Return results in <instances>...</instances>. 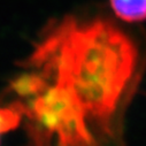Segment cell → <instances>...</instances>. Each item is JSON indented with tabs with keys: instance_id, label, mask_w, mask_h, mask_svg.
I'll return each mask as SVG.
<instances>
[{
	"instance_id": "2",
	"label": "cell",
	"mask_w": 146,
	"mask_h": 146,
	"mask_svg": "<svg viewBox=\"0 0 146 146\" xmlns=\"http://www.w3.org/2000/svg\"><path fill=\"white\" fill-rule=\"evenodd\" d=\"M115 16L128 23L146 21V0H109Z\"/></svg>"
},
{
	"instance_id": "1",
	"label": "cell",
	"mask_w": 146,
	"mask_h": 146,
	"mask_svg": "<svg viewBox=\"0 0 146 146\" xmlns=\"http://www.w3.org/2000/svg\"><path fill=\"white\" fill-rule=\"evenodd\" d=\"M11 81L28 146H123L122 119L141 64L114 21L66 15L44 27Z\"/></svg>"
},
{
	"instance_id": "3",
	"label": "cell",
	"mask_w": 146,
	"mask_h": 146,
	"mask_svg": "<svg viewBox=\"0 0 146 146\" xmlns=\"http://www.w3.org/2000/svg\"><path fill=\"white\" fill-rule=\"evenodd\" d=\"M22 113L13 102H0V141L4 135L22 123Z\"/></svg>"
}]
</instances>
